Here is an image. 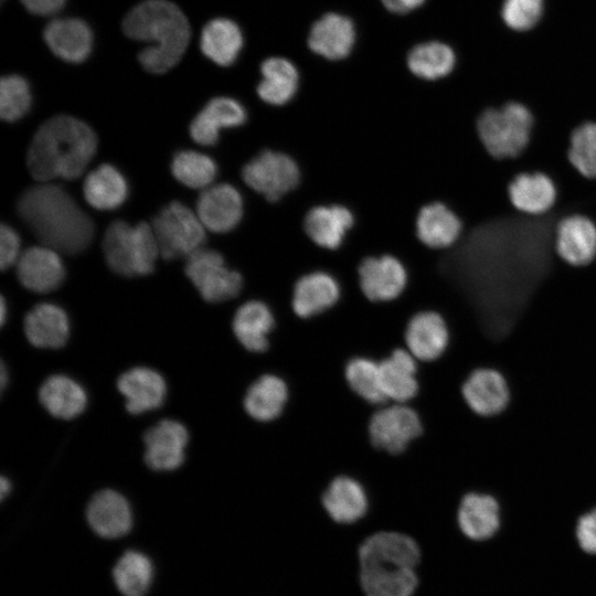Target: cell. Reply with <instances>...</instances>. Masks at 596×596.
Segmentation results:
<instances>
[{
    "label": "cell",
    "instance_id": "obj_19",
    "mask_svg": "<svg viewBox=\"0 0 596 596\" xmlns=\"http://www.w3.org/2000/svg\"><path fill=\"white\" fill-rule=\"evenodd\" d=\"M249 120L246 105L228 95L210 99L190 125V136L201 146H215L224 129H238Z\"/></svg>",
    "mask_w": 596,
    "mask_h": 596
},
{
    "label": "cell",
    "instance_id": "obj_16",
    "mask_svg": "<svg viewBox=\"0 0 596 596\" xmlns=\"http://www.w3.org/2000/svg\"><path fill=\"white\" fill-rule=\"evenodd\" d=\"M356 41L358 30L352 18L329 11L311 24L307 46L316 56L337 63L351 56Z\"/></svg>",
    "mask_w": 596,
    "mask_h": 596
},
{
    "label": "cell",
    "instance_id": "obj_33",
    "mask_svg": "<svg viewBox=\"0 0 596 596\" xmlns=\"http://www.w3.org/2000/svg\"><path fill=\"white\" fill-rule=\"evenodd\" d=\"M458 524L472 540H485L494 534L500 524V503L490 492L466 491L458 503Z\"/></svg>",
    "mask_w": 596,
    "mask_h": 596
},
{
    "label": "cell",
    "instance_id": "obj_6",
    "mask_svg": "<svg viewBox=\"0 0 596 596\" xmlns=\"http://www.w3.org/2000/svg\"><path fill=\"white\" fill-rule=\"evenodd\" d=\"M108 267L118 275L136 277L150 274L160 255L151 225H135L117 220L109 224L103 238Z\"/></svg>",
    "mask_w": 596,
    "mask_h": 596
},
{
    "label": "cell",
    "instance_id": "obj_30",
    "mask_svg": "<svg viewBox=\"0 0 596 596\" xmlns=\"http://www.w3.org/2000/svg\"><path fill=\"white\" fill-rule=\"evenodd\" d=\"M44 41L50 51L68 63L85 61L94 44L91 26L79 18H57L46 24Z\"/></svg>",
    "mask_w": 596,
    "mask_h": 596
},
{
    "label": "cell",
    "instance_id": "obj_48",
    "mask_svg": "<svg viewBox=\"0 0 596 596\" xmlns=\"http://www.w3.org/2000/svg\"><path fill=\"white\" fill-rule=\"evenodd\" d=\"M10 481L7 478L2 477L0 480V492L2 499H4L6 496L10 492Z\"/></svg>",
    "mask_w": 596,
    "mask_h": 596
},
{
    "label": "cell",
    "instance_id": "obj_44",
    "mask_svg": "<svg viewBox=\"0 0 596 596\" xmlns=\"http://www.w3.org/2000/svg\"><path fill=\"white\" fill-rule=\"evenodd\" d=\"M21 241L19 234L10 225L2 224L0 228V266L2 270L17 264Z\"/></svg>",
    "mask_w": 596,
    "mask_h": 596
},
{
    "label": "cell",
    "instance_id": "obj_46",
    "mask_svg": "<svg viewBox=\"0 0 596 596\" xmlns=\"http://www.w3.org/2000/svg\"><path fill=\"white\" fill-rule=\"evenodd\" d=\"M32 14L50 17L56 14L65 6L66 0H19Z\"/></svg>",
    "mask_w": 596,
    "mask_h": 596
},
{
    "label": "cell",
    "instance_id": "obj_7",
    "mask_svg": "<svg viewBox=\"0 0 596 596\" xmlns=\"http://www.w3.org/2000/svg\"><path fill=\"white\" fill-rule=\"evenodd\" d=\"M240 177L251 192L268 203H277L299 188L302 172L292 156L266 148L241 167Z\"/></svg>",
    "mask_w": 596,
    "mask_h": 596
},
{
    "label": "cell",
    "instance_id": "obj_35",
    "mask_svg": "<svg viewBox=\"0 0 596 596\" xmlns=\"http://www.w3.org/2000/svg\"><path fill=\"white\" fill-rule=\"evenodd\" d=\"M24 333L29 342L36 348H61L70 336L67 315L57 305L39 304L25 316Z\"/></svg>",
    "mask_w": 596,
    "mask_h": 596
},
{
    "label": "cell",
    "instance_id": "obj_36",
    "mask_svg": "<svg viewBox=\"0 0 596 596\" xmlns=\"http://www.w3.org/2000/svg\"><path fill=\"white\" fill-rule=\"evenodd\" d=\"M83 193L92 207L102 211L115 210L126 201L128 183L117 168L103 163L86 175Z\"/></svg>",
    "mask_w": 596,
    "mask_h": 596
},
{
    "label": "cell",
    "instance_id": "obj_47",
    "mask_svg": "<svg viewBox=\"0 0 596 596\" xmlns=\"http://www.w3.org/2000/svg\"><path fill=\"white\" fill-rule=\"evenodd\" d=\"M384 9L394 15H406L421 9L426 0H381Z\"/></svg>",
    "mask_w": 596,
    "mask_h": 596
},
{
    "label": "cell",
    "instance_id": "obj_1",
    "mask_svg": "<svg viewBox=\"0 0 596 596\" xmlns=\"http://www.w3.org/2000/svg\"><path fill=\"white\" fill-rule=\"evenodd\" d=\"M17 209L38 240L56 252L81 253L94 236L91 217L57 184L43 182L25 190Z\"/></svg>",
    "mask_w": 596,
    "mask_h": 596
},
{
    "label": "cell",
    "instance_id": "obj_17",
    "mask_svg": "<svg viewBox=\"0 0 596 596\" xmlns=\"http://www.w3.org/2000/svg\"><path fill=\"white\" fill-rule=\"evenodd\" d=\"M196 215L207 231L227 234L237 228L244 219V195L232 183L212 184L200 193Z\"/></svg>",
    "mask_w": 596,
    "mask_h": 596
},
{
    "label": "cell",
    "instance_id": "obj_2",
    "mask_svg": "<svg viewBox=\"0 0 596 596\" xmlns=\"http://www.w3.org/2000/svg\"><path fill=\"white\" fill-rule=\"evenodd\" d=\"M97 137L84 121L57 115L34 134L26 153L30 174L40 182L78 178L93 159Z\"/></svg>",
    "mask_w": 596,
    "mask_h": 596
},
{
    "label": "cell",
    "instance_id": "obj_37",
    "mask_svg": "<svg viewBox=\"0 0 596 596\" xmlns=\"http://www.w3.org/2000/svg\"><path fill=\"white\" fill-rule=\"evenodd\" d=\"M39 398L52 416L62 419L78 416L87 404V396L82 385L62 374L52 375L43 382Z\"/></svg>",
    "mask_w": 596,
    "mask_h": 596
},
{
    "label": "cell",
    "instance_id": "obj_39",
    "mask_svg": "<svg viewBox=\"0 0 596 596\" xmlns=\"http://www.w3.org/2000/svg\"><path fill=\"white\" fill-rule=\"evenodd\" d=\"M113 578L123 596H146L153 578L152 562L145 553L128 550L117 560Z\"/></svg>",
    "mask_w": 596,
    "mask_h": 596
},
{
    "label": "cell",
    "instance_id": "obj_13",
    "mask_svg": "<svg viewBox=\"0 0 596 596\" xmlns=\"http://www.w3.org/2000/svg\"><path fill=\"white\" fill-rule=\"evenodd\" d=\"M342 295V284L333 273L311 269L300 275L292 286L291 310L297 318L311 320L331 311Z\"/></svg>",
    "mask_w": 596,
    "mask_h": 596
},
{
    "label": "cell",
    "instance_id": "obj_43",
    "mask_svg": "<svg viewBox=\"0 0 596 596\" xmlns=\"http://www.w3.org/2000/svg\"><path fill=\"white\" fill-rule=\"evenodd\" d=\"M544 11L545 0H503L500 14L509 30L526 33L539 25Z\"/></svg>",
    "mask_w": 596,
    "mask_h": 596
},
{
    "label": "cell",
    "instance_id": "obj_15",
    "mask_svg": "<svg viewBox=\"0 0 596 596\" xmlns=\"http://www.w3.org/2000/svg\"><path fill=\"white\" fill-rule=\"evenodd\" d=\"M277 328L273 307L259 298H248L240 304L231 319V330L240 347L248 353L260 355L272 344Z\"/></svg>",
    "mask_w": 596,
    "mask_h": 596
},
{
    "label": "cell",
    "instance_id": "obj_24",
    "mask_svg": "<svg viewBox=\"0 0 596 596\" xmlns=\"http://www.w3.org/2000/svg\"><path fill=\"white\" fill-rule=\"evenodd\" d=\"M189 434L183 424L163 419L143 435L145 461L153 470L170 471L179 468L185 457Z\"/></svg>",
    "mask_w": 596,
    "mask_h": 596
},
{
    "label": "cell",
    "instance_id": "obj_18",
    "mask_svg": "<svg viewBox=\"0 0 596 596\" xmlns=\"http://www.w3.org/2000/svg\"><path fill=\"white\" fill-rule=\"evenodd\" d=\"M356 224L352 209L342 203H322L311 206L302 220L308 240L327 252L339 251Z\"/></svg>",
    "mask_w": 596,
    "mask_h": 596
},
{
    "label": "cell",
    "instance_id": "obj_4",
    "mask_svg": "<svg viewBox=\"0 0 596 596\" xmlns=\"http://www.w3.org/2000/svg\"><path fill=\"white\" fill-rule=\"evenodd\" d=\"M360 581L366 596H412L417 587L415 567L421 552L409 536L380 532L360 546Z\"/></svg>",
    "mask_w": 596,
    "mask_h": 596
},
{
    "label": "cell",
    "instance_id": "obj_9",
    "mask_svg": "<svg viewBox=\"0 0 596 596\" xmlns=\"http://www.w3.org/2000/svg\"><path fill=\"white\" fill-rule=\"evenodd\" d=\"M151 227L160 255L168 260L189 257L202 248L205 227L196 213L179 201L163 206L153 217Z\"/></svg>",
    "mask_w": 596,
    "mask_h": 596
},
{
    "label": "cell",
    "instance_id": "obj_5",
    "mask_svg": "<svg viewBox=\"0 0 596 596\" xmlns=\"http://www.w3.org/2000/svg\"><path fill=\"white\" fill-rule=\"evenodd\" d=\"M534 127L532 111L522 103L508 102L485 109L477 119L478 137L497 160H513L528 148Z\"/></svg>",
    "mask_w": 596,
    "mask_h": 596
},
{
    "label": "cell",
    "instance_id": "obj_29",
    "mask_svg": "<svg viewBox=\"0 0 596 596\" xmlns=\"http://www.w3.org/2000/svg\"><path fill=\"white\" fill-rule=\"evenodd\" d=\"M17 277L21 285L34 292H49L61 286L65 267L56 251L47 246L25 249L17 262Z\"/></svg>",
    "mask_w": 596,
    "mask_h": 596
},
{
    "label": "cell",
    "instance_id": "obj_8",
    "mask_svg": "<svg viewBox=\"0 0 596 596\" xmlns=\"http://www.w3.org/2000/svg\"><path fill=\"white\" fill-rule=\"evenodd\" d=\"M423 433L422 416L411 403L387 402L374 407L368 423L372 446L392 456L405 453Z\"/></svg>",
    "mask_w": 596,
    "mask_h": 596
},
{
    "label": "cell",
    "instance_id": "obj_28",
    "mask_svg": "<svg viewBox=\"0 0 596 596\" xmlns=\"http://www.w3.org/2000/svg\"><path fill=\"white\" fill-rule=\"evenodd\" d=\"M246 45L242 25L231 17L209 20L200 34L201 52L221 67H231L238 62Z\"/></svg>",
    "mask_w": 596,
    "mask_h": 596
},
{
    "label": "cell",
    "instance_id": "obj_26",
    "mask_svg": "<svg viewBox=\"0 0 596 596\" xmlns=\"http://www.w3.org/2000/svg\"><path fill=\"white\" fill-rule=\"evenodd\" d=\"M321 504L338 523H353L369 509V494L363 482L349 473L334 476L321 493Z\"/></svg>",
    "mask_w": 596,
    "mask_h": 596
},
{
    "label": "cell",
    "instance_id": "obj_20",
    "mask_svg": "<svg viewBox=\"0 0 596 596\" xmlns=\"http://www.w3.org/2000/svg\"><path fill=\"white\" fill-rule=\"evenodd\" d=\"M290 396V386L284 376L265 372L255 377L244 391L242 407L252 421L269 424L284 415Z\"/></svg>",
    "mask_w": 596,
    "mask_h": 596
},
{
    "label": "cell",
    "instance_id": "obj_23",
    "mask_svg": "<svg viewBox=\"0 0 596 596\" xmlns=\"http://www.w3.org/2000/svg\"><path fill=\"white\" fill-rule=\"evenodd\" d=\"M300 86V71L290 58L274 55L260 63L255 92L257 98L266 106L273 108L288 106L297 97Z\"/></svg>",
    "mask_w": 596,
    "mask_h": 596
},
{
    "label": "cell",
    "instance_id": "obj_25",
    "mask_svg": "<svg viewBox=\"0 0 596 596\" xmlns=\"http://www.w3.org/2000/svg\"><path fill=\"white\" fill-rule=\"evenodd\" d=\"M379 362L382 389L386 401L412 403L421 391V363L405 347L395 348Z\"/></svg>",
    "mask_w": 596,
    "mask_h": 596
},
{
    "label": "cell",
    "instance_id": "obj_38",
    "mask_svg": "<svg viewBox=\"0 0 596 596\" xmlns=\"http://www.w3.org/2000/svg\"><path fill=\"white\" fill-rule=\"evenodd\" d=\"M343 376L352 394L364 403L372 407L387 403L377 359L364 354L351 356L344 364Z\"/></svg>",
    "mask_w": 596,
    "mask_h": 596
},
{
    "label": "cell",
    "instance_id": "obj_32",
    "mask_svg": "<svg viewBox=\"0 0 596 596\" xmlns=\"http://www.w3.org/2000/svg\"><path fill=\"white\" fill-rule=\"evenodd\" d=\"M117 387L125 397L127 411L134 415L160 407L167 395L166 381L161 374L143 366L123 373Z\"/></svg>",
    "mask_w": 596,
    "mask_h": 596
},
{
    "label": "cell",
    "instance_id": "obj_40",
    "mask_svg": "<svg viewBox=\"0 0 596 596\" xmlns=\"http://www.w3.org/2000/svg\"><path fill=\"white\" fill-rule=\"evenodd\" d=\"M171 172L182 184L191 189H206L214 184L219 168L214 159L194 150H182L171 161Z\"/></svg>",
    "mask_w": 596,
    "mask_h": 596
},
{
    "label": "cell",
    "instance_id": "obj_21",
    "mask_svg": "<svg viewBox=\"0 0 596 596\" xmlns=\"http://www.w3.org/2000/svg\"><path fill=\"white\" fill-rule=\"evenodd\" d=\"M557 257L572 267H586L596 259V224L583 214H568L555 226Z\"/></svg>",
    "mask_w": 596,
    "mask_h": 596
},
{
    "label": "cell",
    "instance_id": "obj_3",
    "mask_svg": "<svg viewBox=\"0 0 596 596\" xmlns=\"http://www.w3.org/2000/svg\"><path fill=\"white\" fill-rule=\"evenodd\" d=\"M123 31L131 40L149 44L138 54V60L152 74L174 67L191 40L188 18L169 0L139 2L125 15Z\"/></svg>",
    "mask_w": 596,
    "mask_h": 596
},
{
    "label": "cell",
    "instance_id": "obj_14",
    "mask_svg": "<svg viewBox=\"0 0 596 596\" xmlns=\"http://www.w3.org/2000/svg\"><path fill=\"white\" fill-rule=\"evenodd\" d=\"M403 340L405 349L421 364L434 363L450 347V326L441 312L434 309L419 310L407 320Z\"/></svg>",
    "mask_w": 596,
    "mask_h": 596
},
{
    "label": "cell",
    "instance_id": "obj_22",
    "mask_svg": "<svg viewBox=\"0 0 596 596\" xmlns=\"http://www.w3.org/2000/svg\"><path fill=\"white\" fill-rule=\"evenodd\" d=\"M414 231L423 246L441 252L458 243L464 233V223L449 205L441 201H432L418 210Z\"/></svg>",
    "mask_w": 596,
    "mask_h": 596
},
{
    "label": "cell",
    "instance_id": "obj_50",
    "mask_svg": "<svg viewBox=\"0 0 596 596\" xmlns=\"http://www.w3.org/2000/svg\"><path fill=\"white\" fill-rule=\"evenodd\" d=\"M4 318H6V301L2 298L1 299V323L4 322Z\"/></svg>",
    "mask_w": 596,
    "mask_h": 596
},
{
    "label": "cell",
    "instance_id": "obj_31",
    "mask_svg": "<svg viewBox=\"0 0 596 596\" xmlns=\"http://www.w3.org/2000/svg\"><path fill=\"white\" fill-rule=\"evenodd\" d=\"M86 518L93 531L105 539L120 538L132 525V513L127 499L111 489L100 490L92 497Z\"/></svg>",
    "mask_w": 596,
    "mask_h": 596
},
{
    "label": "cell",
    "instance_id": "obj_27",
    "mask_svg": "<svg viewBox=\"0 0 596 596\" xmlns=\"http://www.w3.org/2000/svg\"><path fill=\"white\" fill-rule=\"evenodd\" d=\"M508 195L513 209L528 216L550 213L557 202L554 180L542 171L521 172L508 185Z\"/></svg>",
    "mask_w": 596,
    "mask_h": 596
},
{
    "label": "cell",
    "instance_id": "obj_45",
    "mask_svg": "<svg viewBox=\"0 0 596 596\" xmlns=\"http://www.w3.org/2000/svg\"><path fill=\"white\" fill-rule=\"evenodd\" d=\"M576 535L581 547L587 553H596V507L581 515Z\"/></svg>",
    "mask_w": 596,
    "mask_h": 596
},
{
    "label": "cell",
    "instance_id": "obj_41",
    "mask_svg": "<svg viewBox=\"0 0 596 596\" xmlns=\"http://www.w3.org/2000/svg\"><path fill=\"white\" fill-rule=\"evenodd\" d=\"M567 159L582 177L596 180V121H585L572 131Z\"/></svg>",
    "mask_w": 596,
    "mask_h": 596
},
{
    "label": "cell",
    "instance_id": "obj_10",
    "mask_svg": "<svg viewBox=\"0 0 596 596\" xmlns=\"http://www.w3.org/2000/svg\"><path fill=\"white\" fill-rule=\"evenodd\" d=\"M184 272L201 297L212 304L234 300L245 288L244 275L227 266L215 249L200 248L187 258Z\"/></svg>",
    "mask_w": 596,
    "mask_h": 596
},
{
    "label": "cell",
    "instance_id": "obj_42",
    "mask_svg": "<svg viewBox=\"0 0 596 596\" xmlns=\"http://www.w3.org/2000/svg\"><path fill=\"white\" fill-rule=\"evenodd\" d=\"M32 104L31 88L28 81L18 74L6 75L0 83V115L6 121L21 119Z\"/></svg>",
    "mask_w": 596,
    "mask_h": 596
},
{
    "label": "cell",
    "instance_id": "obj_11",
    "mask_svg": "<svg viewBox=\"0 0 596 596\" xmlns=\"http://www.w3.org/2000/svg\"><path fill=\"white\" fill-rule=\"evenodd\" d=\"M356 276L363 297L377 305L398 300L409 283L405 263L390 253L365 256L358 265Z\"/></svg>",
    "mask_w": 596,
    "mask_h": 596
},
{
    "label": "cell",
    "instance_id": "obj_49",
    "mask_svg": "<svg viewBox=\"0 0 596 596\" xmlns=\"http://www.w3.org/2000/svg\"><path fill=\"white\" fill-rule=\"evenodd\" d=\"M6 380H7V373H6L4 365L2 364L1 365V386H2V389L6 385Z\"/></svg>",
    "mask_w": 596,
    "mask_h": 596
},
{
    "label": "cell",
    "instance_id": "obj_34",
    "mask_svg": "<svg viewBox=\"0 0 596 596\" xmlns=\"http://www.w3.org/2000/svg\"><path fill=\"white\" fill-rule=\"evenodd\" d=\"M457 61L454 47L439 40L419 42L412 46L406 55L408 72L427 83L449 77L456 70Z\"/></svg>",
    "mask_w": 596,
    "mask_h": 596
},
{
    "label": "cell",
    "instance_id": "obj_12",
    "mask_svg": "<svg viewBox=\"0 0 596 596\" xmlns=\"http://www.w3.org/2000/svg\"><path fill=\"white\" fill-rule=\"evenodd\" d=\"M460 394L469 411L481 418L500 416L512 398L508 377L490 365L472 369L461 383Z\"/></svg>",
    "mask_w": 596,
    "mask_h": 596
}]
</instances>
